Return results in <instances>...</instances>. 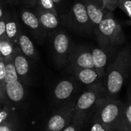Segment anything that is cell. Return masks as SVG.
I'll return each mask as SVG.
<instances>
[{"label":"cell","instance_id":"1","mask_svg":"<svg viewBox=\"0 0 131 131\" xmlns=\"http://www.w3.org/2000/svg\"><path fill=\"white\" fill-rule=\"evenodd\" d=\"M131 72V48L126 47L117 54L107 68L104 85L105 96L117 98Z\"/></svg>","mask_w":131,"mask_h":131},{"label":"cell","instance_id":"2","mask_svg":"<svg viewBox=\"0 0 131 131\" xmlns=\"http://www.w3.org/2000/svg\"><path fill=\"white\" fill-rule=\"evenodd\" d=\"M124 105L121 101L117 98L102 97L97 102L94 109V120L99 121L111 131H119Z\"/></svg>","mask_w":131,"mask_h":131},{"label":"cell","instance_id":"3","mask_svg":"<svg viewBox=\"0 0 131 131\" xmlns=\"http://www.w3.org/2000/svg\"><path fill=\"white\" fill-rule=\"evenodd\" d=\"M94 34L99 47L105 49H114L123 45L126 41V36L121 24L111 11L95 30Z\"/></svg>","mask_w":131,"mask_h":131},{"label":"cell","instance_id":"4","mask_svg":"<svg viewBox=\"0 0 131 131\" xmlns=\"http://www.w3.org/2000/svg\"><path fill=\"white\" fill-rule=\"evenodd\" d=\"M104 96H105V88L103 82L87 86L78 97L72 121L84 125L91 112L95 109L97 102Z\"/></svg>","mask_w":131,"mask_h":131},{"label":"cell","instance_id":"5","mask_svg":"<svg viewBox=\"0 0 131 131\" xmlns=\"http://www.w3.org/2000/svg\"><path fill=\"white\" fill-rule=\"evenodd\" d=\"M62 22L65 26L79 33L90 34L94 31L83 2H75L71 10L63 15Z\"/></svg>","mask_w":131,"mask_h":131},{"label":"cell","instance_id":"6","mask_svg":"<svg viewBox=\"0 0 131 131\" xmlns=\"http://www.w3.org/2000/svg\"><path fill=\"white\" fill-rule=\"evenodd\" d=\"M72 46L70 38L65 32L58 31L52 33L51 52L57 66L63 68L68 65Z\"/></svg>","mask_w":131,"mask_h":131},{"label":"cell","instance_id":"7","mask_svg":"<svg viewBox=\"0 0 131 131\" xmlns=\"http://www.w3.org/2000/svg\"><path fill=\"white\" fill-rule=\"evenodd\" d=\"M77 100L78 98H75L61 104L48 121L45 131L63 130L71 122L74 117Z\"/></svg>","mask_w":131,"mask_h":131},{"label":"cell","instance_id":"8","mask_svg":"<svg viewBox=\"0 0 131 131\" xmlns=\"http://www.w3.org/2000/svg\"><path fill=\"white\" fill-rule=\"evenodd\" d=\"M80 82L74 76L59 81L53 89V98L61 104L69 102L76 97Z\"/></svg>","mask_w":131,"mask_h":131},{"label":"cell","instance_id":"9","mask_svg":"<svg viewBox=\"0 0 131 131\" xmlns=\"http://www.w3.org/2000/svg\"><path fill=\"white\" fill-rule=\"evenodd\" d=\"M76 68H94L92 51L87 46H72L68 64V70Z\"/></svg>","mask_w":131,"mask_h":131},{"label":"cell","instance_id":"10","mask_svg":"<svg viewBox=\"0 0 131 131\" xmlns=\"http://www.w3.org/2000/svg\"><path fill=\"white\" fill-rule=\"evenodd\" d=\"M13 61L19 79L25 85L31 84V61L22 53L18 45L14 54Z\"/></svg>","mask_w":131,"mask_h":131},{"label":"cell","instance_id":"11","mask_svg":"<svg viewBox=\"0 0 131 131\" xmlns=\"http://www.w3.org/2000/svg\"><path fill=\"white\" fill-rule=\"evenodd\" d=\"M26 97L25 84L18 79L16 81L8 83L6 86V103L12 106L22 103Z\"/></svg>","mask_w":131,"mask_h":131},{"label":"cell","instance_id":"12","mask_svg":"<svg viewBox=\"0 0 131 131\" xmlns=\"http://www.w3.org/2000/svg\"><path fill=\"white\" fill-rule=\"evenodd\" d=\"M21 18L24 25L31 31L32 34L38 39L44 38L48 34L42 27L38 16L34 12L28 9H22L21 12Z\"/></svg>","mask_w":131,"mask_h":131},{"label":"cell","instance_id":"13","mask_svg":"<svg viewBox=\"0 0 131 131\" xmlns=\"http://www.w3.org/2000/svg\"><path fill=\"white\" fill-rule=\"evenodd\" d=\"M82 2L86 7L87 12L94 32L110 11L105 8L98 6L91 0H82Z\"/></svg>","mask_w":131,"mask_h":131},{"label":"cell","instance_id":"14","mask_svg":"<svg viewBox=\"0 0 131 131\" xmlns=\"http://www.w3.org/2000/svg\"><path fill=\"white\" fill-rule=\"evenodd\" d=\"M111 50L112 49H105L101 47L91 49L94 68L101 78L106 74L107 70V66L108 62V55Z\"/></svg>","mask_w":131,"mask_h":131},{"label":"cell","instance_id":"15","mask_svg":"<svg viewBox=\"0 0 131 131\" xmlns=\"http://www.w3.org/2000/svg\"><path fill=\"white\" fill-rule=\"evenodd\" d=\"M78 81L86 86H90L101 81L99 76L94 68H76L68 70Z\"/></svg>","mask_w":131,"mask_h":131},{"label":"cell","instance_id":"16","mask_svg":"<svg viewBox=\"0 0 131 131\" xmlns=\"http://www.w3.org/2000/svg\"><path fill=\"white\" fill-rule=\"evenodd\" d=\"M17 45L19 47L22 53L31 61L36 62L38 58V52L37 49L35 48L32 41L29 38L28 36H27L25 33L21 32L18 41Z\"/></svg>","mask_w":131,"mask_h":131},{"label":"cell","instance_id":"17","mask_svg":"<svg viewBox=\"0 0 131 131\" xmlns=\"http://www.w3.org/2000/svg\"><path fill=\"white\" fill-rule=\"evenodd\" d=\"M36 15H37L42 27L44 28V29L45 30V31L47 33H48L49 31H53L54 29L58 28V26L59 25L58 15H56L51 12L43 11L42 9H41L38 7L36 9Z\"/></svg>","mask_w":131,"mask_h":131},{"label":"cell","instance_id":"18","mask_svg":"<svg viewBox=\"0 0 131 131\" xmlns=\"http://www.w3.org/2000/svg\"><path fill=\"white\" fill-rule=\"evenodd\" d=\"M22 31H21L19 22L17 18L8 12L6 13V35L13 41L16 45L18 44V38Z\"/></svg>","mask_w":131,"mask_h":131},{"label":"cell","instance_id":"19","mask_svg":"<svg viewBox=\"0 0 131 131\" xmlns=\"http://www.w3.org/2000/svg\"><path fill=\"white\" fill-rule=\"evenodd\" d=\"M17 45L8 37L0 38V56L5 60L14 57Z\"/></svg>","mask_w":131,"mask_h":131},{"label":"cell","instance_id":"20","mask_svg":"<svg viewBox=\"0 0 131 131\" xmlns=\"http://www.w3.org/2000/svg\"><path fill=\"white\" fill-rule=\"evenodd\" d=\"M122 129H130L131 130V91L128 93L127 101L124 105V112L121 121V124L120 130Z\"/></svg>","mask_w":131,"mask_h":131},{"label":"cell","instance_id":"21","mask_svg":"<svg viewBox=\"0 0 131 131\" xmlns=\"http://www.w3.org/2000/svg\"><path fill=\"white\" fill-rule=\"evenodd\" d=\"M6 86L5 79V62L2 57L0 56V104L1 106L6 103Z\"/></svg>","mask_w":131,"mask_h":131},{"label":"cell","instance_id":"22","mask_svg":"<svg viewBox=\"0 0 131 131\" xmlns=\"http://www.w3.org/2000/svg\"><path fill=\"white\" fill-rule=\"evenodd\" d=\"M5 79L7 84L18 81L19 78L14 64L13 58L5 60Z\"/></svg>","mask_w":131,"mask_h":131},{"label":"cell","instance_id":"23","mask_svg":"<svg viewBox=\"0 0 131 131\" xmlns=\"http://www.w3.org/2000/svg\"><path fill=\"white\" fill-rule=\"evenodd\" d=\"M17 114L14 110L13 106L10 104H4L1 106L0 111V124L12 119L16 117Z\"/></svg>","mask_w":131,"mask_h":131},{"label":"cell","instance_id":"24","mask_svg":"<svg viewBox=\"0 0 131 131\" xmlns=\"http://www.w3.org/2000/svg\"><path fill=\"white\" fill-rule=\"evenodd\" d=\"M37 5H38V8L42 9L43 11L51 12L58 15L55 4L54 3L52 0H38Z\"/></svg>","mask_w":131,"mask_h":131},{"label":"cell","instance_id":"25","mask_svg":"<svg viewBox=\"0 0 131 131\" xmlns=\"http://www.w3.org/2000/svg\"><path fill=\"white\" fill-rule=\"evenodd\" d=\"M0 131H18V116L12 119L0 124Z\"/></svg>","mask_w":131,"mask_h":131},{"label":"cell","instance_id":"26","mask_svg":"<svg viewBox=\"0 0 131 131\" xmlns=\"http://www.w3.org/2000/svg\"><path fill=\"white\" fill-rule=\"evenodd\" d=\"M117 8L121 9L130 20L126 21L129 25H131V0H119L117 2Z\"/></svg>","mask_w":131,"mask_h":131},{"label":"cell","instance_id":"27","mask_svg":"<svg viewBox=\"0 0 131 131\" xmlns=\"http://www.w3.org/2000/svg\"><path fill=\"white\" fill-rule=\"evenodd\" d=\"M118 1L119 0H102L103 8H105L107 10L113 12L117 8Z\"/></svg>","mask_w":131,"mask_h":131},{"label":"cell","instance_id":"28","mask_svg":"<svg viewBox=\"0 0 131 131\" xmlns=\"http://www.w3.org/2000/svg\"><path fill=\"white\" fill-rule=\"evenodd\" d=\"M82 126L83 124H81L74 121H71V122L62 131H81Z\"/></svg>","mask_w":131,"mask_h":131},{"label":"cell","instance_id":"29","mask_svg":"<svg viewBox=\"0 0 131 131\" xmlns=\"http://www.w3.org/2000/svg\"><path fill=\"white\" fill-rule=\"evenodd\" d=\"M5 37H7L6 35V14L4 17L0 18V38H3Z\"/></svg>","mask_w":131,"mask_h":131},{"label":"cell","instance_id":"30","mask_svg":"<svg viewBox=\"0 0 131 131\" xmlns=\"http://www.w3.org/2000/svg\"><path fill=\"white\" fill-rule=\"evenodd\" d=\"M90 131H111L108 128H107L105 126H104L102 124H101L97 121H94L93 122V124L91 125Z\"/></svg>","mask_w":131,"mask_h":131},{"label":"cell","instance_id":"31","mask_svg":"<svg viewBox=\"0 0 131 131\" xmlns=\"http://www.w3.org/2000/svg\"><path fill=\"white\" fill-rule=\"evenodd\" d=\"M38 0H28V4H29L31 6H35L37 5Z\"/></svg>","mask_w":131,"mask_h":131},{"label":"cell","instance_id":"32","mask_svg":"<svg viewBox=\"0 0 131 131\" xmlns=\"http://www.w3.org/2000/svg\"><path fill=\"white\" fill-rule=\"evenodd\" d=\"M91 1L94 2V3H96L98 6L103 8V2H102V0H91Z\"/></svg>","mask_w":131,"mask_h":131},{"label":"cell","instance_id":"33","mask_svg":"<svg viewBox=\"0 0 131 131\" xmlns=\"http://www.w3.org/2000/svg\"><path fill=\"white\" fill-rule=\"evenodd\" d=\"M7 1L11 4H18L20 2V0H7Z\"/></svg>","mask_w":131,"mask_h":131},{"label":"cell","instance_id":"34","mask_svg":"<svg viewBox=\"0 0 131 131\" xmlns=\"http://www.w3.org/2000/svg\"><path fill=\"white\" fill-rule=\"evenodd\" d=\"M52 1H53V2H54V3L56 5V4H59V3L61 2V0H52Z\"/></svg>","mask_w":131,"mask_h":131},{"label":"cell","instance_id":"35","mask_svg":"<svg viewBox=\"0 0 131 131\" xmlns=\"http://www.w3.org/2000/svg\"><path fill=\"white\" fill-rule=\"evenodd\" d=\"M119 131H131V130H130V129H122Z\"/></svg>","mask_w":131,"mask_h":131},{"label":"cell","instance_id":"36","mask_svg":"<svg viewBox=\"0 0 131 131\" xmlns=\"http://www.w3.org/2000/svg\"><path fill=\"white\" fill-rule=\"evenodd\" d=\"M23 2H26V3H28V0H22Z\"/></svg>","mask_w":131,"mask_h":131},{"label":"cell","instance_id":"37","mask_svg":"<svg viewBox=\"0 0 131 131\" xmlns=\"http://www.w3.org/2000/svg\"><path fill=\"white\" fill-rule=\"evenodd\" d=\"M130 91H131V88H130Z\"/></svg>","mask_w":131,"mask_h":131}]
</instances>
